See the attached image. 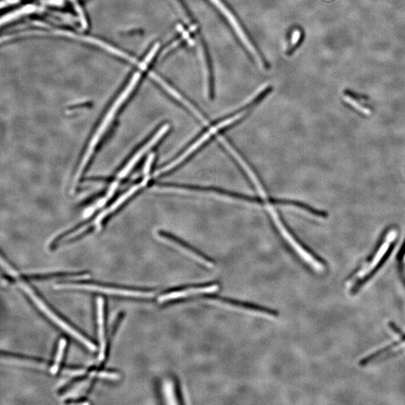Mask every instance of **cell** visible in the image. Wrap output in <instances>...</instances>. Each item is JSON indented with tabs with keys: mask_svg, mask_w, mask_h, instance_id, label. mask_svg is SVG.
<instances>
[{
	"mask_svg": "<svg viewBox=\"0 0 405 405\" xmlns=\"http://www.w3.org/2000/svg\"><path fill=\"white\" fill-rule=\"evenodd\" d=\"M140 77H141V74L140 72H137L134 74L131 80L127 85L126 88L122 91L121 95H120L118 98L116 99L115 102L111 105L109 111L105 114L103 120L98 127L97 131L94 133L91 140L90 141V143L87 146V150H86L85 154H84V157L81 160L80 167H79L78 171H77V174L75 176L76 182L80 180L83 174L85 172V170L87 169L89 163L91 161L92 158H93V155L96 152V148H97L99 143H100L102 137L106 132L107 129L111 125V122L115 118L119 110L120 109L122 105L126 102L131 93L134 91L136 85L140 80Z\"/></svg>",
	"mask_w": 405,
	"mask_h": 405,
	"instance_id": "6da1fadb",
	"label": "cell"
},
{
	"mask_svg": "<svg viewBox=\"0 0 405 405\" xmlns=\"http://www.w3.org/2000/svg\"><path fill=\"white\" fill-rule=\"evenodd\" d=\"M19 286L28 295L29 297L33 300L35 305H36L47 317H49L53 323H56L58 327H60L64 331L67 332L70 336L74 337L76 340L80 342L81 344H83L86 348H88L90 351L94 352V351L97 350L96 345H95L93 342L89 340L85 336H83L80 332L77 331L72 326L67 323L63 319L59 317L54 311H52L51 308L46 305L45 302L38 296L37 293H36L34 290H33L31 287H30L27 282H24V281H19Z\"/></svg>",
	"mask_w": 405,
	"mask_h": 405,
	"instance_id": "7a4b0ae2",
	"label": "cell"
},
{
	"mask_svg": "<svg viewBox=\"0 0 405 405\" xmlns=\"http://www.w3.org/2000/svg\"><path fill=\"white\" fill-rule=\"evenodd\" d=\"M246 114V111H243L242 112L238 113V114H235V115L232 116L230 118L226 119V120H223L219 123L217 124V125H213L206 134H203L202 137L199 139V140H197L195 143H194L190 147L188 148L181 155L178 157L175 161L171 162L169 165H167V166L164 167L163 168H161V169L158 170L156 173L155 174V177H158V176H161L162 174H168L169 171H172L173 169L174 168H177V166L180 165V164L183 163L189 158L190 155H192L197 149H199L201 146L203 144V143H206L211 137H212L213 134H216L220 129L221 128H225V127L229 126V125H231L233 124V122L238 121V120H240L241 118L245 115Z\"/></svg>",
	"mask_w": 405,
	"mask_h": 405,
	"instance_id": "3957f363",
	"label": "cell"
},
{
	"mask_svg": "<svg viewBox=\"0 0 405 405\" xmlns=\"http://www.w3.org/2000/svg\"><path fill=\"white\" fill-rule=\"evenodd\" d=\"M55 289H80L88 291L98 292L105 294L116 295V296H128L132 298L149 299L154 296L155 293L149 290H132V289L121 288V287H109L92 283H65L57 284L54 286Z\"/></svg>",
	"mask_w": 405,
	"mask_h": 405,
	"instance_id": "277c9868",
	"label": "cell"
},
{
	"mask_svg": "<svg viewBox=\"0 0 405 405\" xmlns=\"http://www.w3.org/2000/svg\"><path fill=\"white\" fill-rule=\"evenodd\" d=\"M396 231L394 230H391L387 233L386 237H385V240L380 245V248H379L377 252L374 254L373 258L370 260L369 262L367 263L363 267H362V268L360 269L350 279L349 282H348L350 287H354V286H357V284L361 283L365 280V279L368 278L371 274V273H373L375 270L377 266L381 262L382 260L384 258L386 254L387 253L391 245L395 240V238H396Z\"/></svg>",
	"mask_w": 405,
	"mask_h": 405,
	"instance_id": "5b68a950",
	"label": "cell"
},
{
	"mask_svg": "<svg viewBox=\"0 0 405 405\" xmlns=\"http://www.w3.org/2000/svg\"><path fill=\"white\" fill-rule=\"evenodd\" d=\"M276 224H277V227L279 228L281 234L283 236L284 239L289 243L292 249L295 251L299 258H302L304 262L306 263L313 270L317 273H323L325 271L326 267L323 263L315 258L312 254L310 253L304 246L299 242V241L296 240V238L287 230L282 221H279Z\"/></svg>",
	"mask_w": 405,
	"mask_h": 405,
	"instance_id": "8992f818",
	"label": "cell"
},
{
	"mask_svg": "<svg viewBox=\"0 0 405 405\" xmlns=\"http://www.w3.org/2000/svg\"><path fill=\"white\" fill-rule=\"evenodd\" d=\"M212 3H213L214 6H216L218 8V10L221 12V13L224 15V16L227 18V21L228 22L230 23V25L231 27H233V30H235L236 32V34H237L238 37L240 39V40L242 41L243 44H244L245 47L248 49L249 52L253 55L254 57L256 59L257 62H258L260 65H262L263 61L261 59V56H260L259 53H258L256 49L254 47L253 44L251 43V41H249V38L247 37L246 36V33L245 32L243 31L242 27H241L240 24H239L237 20L235 18L234 15L230 12V11L228 9H227L225 6H224V3L221 1V0H210Z\"/></svg>",
	"mask_w": 405,
	"mask_h": 405,
	"instance_id": "52a82bcc",
	"label": "cell"
},
{
	"mask_svg": "<svg viewBox=\"0 0 405 405\" xmlns=\"http://www.w3.org/2000/svg\"><path fill=\"white\" fill-rule=\"evenodd\" d=\"M218 289H219V285L215 283L196 286V287H186V288L179 289V290H173V291L165 293L158 297V301L161 303H164V302H169V301L184 299L189 296L215 293V292L218 291Z\"/></svg>",
	"mask_w": 405,
	"mask_h": 405,
	"instance_id": "ba28073f",
	"label": "cell"
},
{
	"mask_svg": "<svg viewBox=\"0 0 405 405\" xmlns=\"http://www.w3.org/2000/svg\"><path fill=\"white\" fill-rule=\"evenodd\" d=\"M169 128L170 125H168V124H165V125H162L161 128H159V130L154 134L153 137H152L149 141L146 142L143 146H141V147L135 152V154L131 157V159L128 161V163L125 165V166L122 168L121 171L119 173L117 177L120 179V180L125 178V177L131 172V170L135 167V165H137L139 160L141 159L143 155H144L147 151H149L152 146H155V145L158 143V140H161L162 137L165 136V134L168 132Z\"/></svg>",
	"mask_w": 405,
	"mask_h": 405,
	"instance_id": "9c48e42d",
	"label": "cell"
},
{
	"mask_svg": "<svg viewBox=\"0 0 405 405\" xmlns=\"http://www.w3.org/2000/svg\"><path fill=\"white\" fill-rule=\"evenodd\" d=\"M158 235H159L160 237L166 240L167 242H171V244L175 245L176 246L180 248L183 252L187 253L189 256L192 257L194 259L196 260L198 262L203 264V265L206 266V267H209V268H212V267H213L214 263L212 260L209 259L207 257L203 255L201 252L194 249L193 247L189 246L187 243L183 242L182 239H179L177 236L164 231L159 232Z\"/></svg>",
	"mask_w": 405,
	"mask_h": 405,
	"instance_id": "30bf717a",
	"label": "cell"
},
{
	"mask_svg": "<svg viewBox=\"0 0 405 405\" xmlns=\"http://www.w3.org/2000/svg\"><path fill=\"white\" fill-rule=\"evenodd\" d=\"M209 299L211 300L218 302V303L228 305V306L232 307V308L246 311V312L258 314V315L262 316V317H270H270H276L277 316V313L272 311V310L257 306V305H252V304L245 303V302L233 300V299H225V298L211 297Z\"/></svg>",
	"mask_w": 405,
	"mask_h": 405,
	"instance_id": "8fae6325",
	"label": "cell"
},
{
	"mask_svg": "<svg viewBox=\"0 0 405 405\" xmlns=\"http://www.w3.org/2000/svg\"><path fill=\"white\" fill-rule=\"evenodd\" d=\"M97 322L98 336H99L100 351H99V360L102 362L105 360L106 353V338H105V300L103 298L97 299Z\"/></svg>",
	"mask_w": 405,
	"mask_h": 405,
	"instance_id": "7c38bea8",
	"label": "cell"
},
{
	"mask_svg": "<svg viewBox=\"0 0 405 405\" xmlns=\"http://www.w3.org/2000/svg\"><path fill=\"white\" fill-rule=\"evenodd\" d=\"M2 360H5L6 363H11V364L24 365V366L31 367V368H44L46 365L45 363L40 360L26 358V357H20V356L12 355V354H6V355L3 354Z\"/></svg>",
	"mask_w": 405,
	"mask_h": 405,
	"instance_id": "4fadbf2b",
	"label": "cell"
},
{
	"mask_svg": "<svg viewBox=\"0 0 405 405\" xmlns=\"http://www.w3.org/2000/svg\"><path fill=\"white\" fill-rule=\"evenodd\" d=\"M67 347L66 339H61L59 340V344H58L57 350H56V356H55V360L53 361V365L50 368V372L51 374H56L59 371V367H60L61 363H62V360H63L64 355H65V348Z\"/></svg>",
	"mask_w": 405,
	"mask_h": 405,
	"instance_id": "5bb4252c",
	"label": "cell"
},
{
	"mask_svg": "<svg viewBox=\"0 0 405 405\" xmlns=\"http://www.w3.org/2000/svg\"><path fill=\"white\" fill-rule=\"evenodd\" d=\"M164 394L168 404H178L175 383L171 379L165 380L163 385Z\"/></svg>",
	"mask_w": 405,
	"mask_h": 405,
	"instance_id": "9a60e30c",
	"label": "cell"
},
{
	"mask_svg": "<svg viewBox=\"0 0 405 405\" xmlns=\"http://www.w3.org/2000/svg\"><path fill=\"white\" fill-rule=\"evenodd\" d=\"M91 376H97V377H101V378L109 379V380H117L120 378V374L118 373L114 372V371H100V372H96L93 371L90 374Z\"/></svg>",
	"mask_w": 405,
	"mask_h": 405,
	"instance_id": "2e32d148",
	"label": "cell"
},
{
	"mask_svg": "<svg viewBox=\"0 0 405 405\" xmlns=\"http://www.w3.org/2000/svg\"><path fill=\"white\" fill-rule=\"evenodd\" d=\"M87 373V370L84 368H66L64 370L63 374L70 377H78V376L84 375Z\"/></svg>",
	"mask_w": 405,
	"mask_h": 405,
	"instance_id": "e0dca14e",
	"label": "cell"
},
{
	"mask_svg": "<svg viewBox=\"0 0 405 405\" xmlns=\"http://www.w3.org/2000/svg\"><path fill=\"white\" fill-rule=\"evenodd\" d=\"M345 101L348 103H349L350 105H352L353 107L356 108V109L358 110V111H361L362 113L365 114H370L369 110L367 109V108H364V107L362 106L360 104L357 103L354 99H353L352 98L350 97V96H345Z\"/></svg>",
	"mask_w": 405,
	"mask_h": 405,
	"instance_id": "ac0fdd59",
	"label": "cell"
},
{
	"mask_svg": "<svg viewBox=\"0 0 405 405\" xmlns=\"http://www.w3.org/2000/svg\"><path fill=\"white\" fill-rule=\"evenodd\" d=\"M1 264L2 267L5 269V270H6L9 275L14 276V277H16V276H18V272H17L13 267H12V266L8 263L7 261H5L3 257H2L1 258Z\"/></svg>",
	"mask_w": 405,
	"mask_h": 405,
	"instance_id": "d6986e66",
	"label": "cell"
},
{
	"mask_svg": "<svg viewBox=\"0 0 405 405\" xmlns=\"http://www.w3.org/2000/svg\"><path fill=\"white\" fill-rule=\"evenodd\" d=\"M301 37V32L299 30H295L292 35L291 46L295 47L299 41V39Z\"/></svg>",
	"mask_w": 405,
	"mask_h": 405,
	"instance_id": "ffe728a7",
	"label": "cell"
}]
</instances>
